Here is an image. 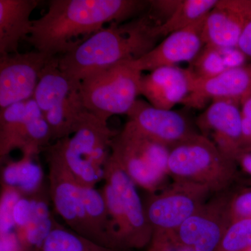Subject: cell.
<instances>
[{"instance_id":"cell-1","label":"cell","mask_w":251,"mask_h":251,"mask_svg":"<svg viewBox=\"0 0 251 251\" xmlns=\"http://www.w3.org/2000/svg\"><path fill=\"white\" fill-rule=\"evenodd\" d=\"M142 0H51L47 12L32 21L26 39L35 50L57 57L67 53L105 24L130 21L146 12Z\"/></svg>"},{"instance_id":"cell-2","label":"cell","mask_w":251,"mask_h":251,"mask_svg":"<svg viewBox=\"0 0 251 251\" xmlns=\"http://www.w3.org/2000/svg\"><path fill=\"white\" fill-rule=\"evenodd\" d=\"M162 25L149 10L130 21L110 23L72 50L57 57L59 69L80 82L97 71L138 60L163 39Z\"/></svg>"},{"instance_id":"cell-3","label":"cell","mask_w":251,"mask_h":251,"mask_svg":"<svg viewBox=\"0 0 251 251\" xmlns=\"http://www.w3.org/2000/svg\"><path fill=\"white\" fill-rule=\"evenodd\" d=\"M118 133L109 128L108 121L87 110L74 134L48 148L60 158L79 184L95 187L104 179V166L111 154L112 140Z\"/></svg>"},{"instance_id":"cell-4","label":"cell","mask_w":251,"mask_h":251,"mask_svg":"<svg viewBox=\"0 0 251 251\" xmlns=\"http://www.w3.org/2000/svg\"><path fill=\"white\" fill-rule=\"evenodd\" d=\"M237 166V161L199 133L170 150L168 173L173 181L199 185L214 194L230 188Z\"/></svg>"},{"instance_id":"cell-5","label":"cell","mask_w":251,"mask_h":251,"mask_svg":"<svg viewBox=\"0 0 251 251\" xmlns=\"http://www.w3.org/2000/svg\"><path fill=\"white\" fill-rule=\"evenodd\" d=\"M80 82L59 69L57 57L41 73L33 99L49 124L52 141L74 134L87 110L81 99Z\"/></svg>"},{"instance_id":"cell-6","label":"cell","mask_w":251,"mask_h":251,"mask_svg":"<svg viewBox=\"0 0 251 251\" xmlns=\"http://www.w3.org/2000/svg\"><path fill=\"white\" fill-rule=\"evenodd\" d=\"M142 72L131 62L115 64L89 74L80 82L86 110L108 121L115 115L128 114L140 95Z\"/></svg>"},{"instance_id":"cell-7","label":"cell","mask_w":251,"mask_h":251,"mask_svg":"<svg viewBox=\"0 0 251 251\" xmlns=\"http://www.w3.org/2000/svg\"><path fill=\"white\" fill-rule=\"evenodd\" d=\"M170 150L127 122L112 140L110 156L136 186L151 193L166 186Z\"/></svg>"},{"instance_id":"cell-8","label":"cell","mask_w":251,"mask_h":251,"mask_svg":"<svg viewBox=\"0 0 251 251\" xmlns=\"http://www.w3.org/2000/svg\"><path fill=\"white\" fill-rule=\"evenodd\" d=\"M210 191L199 185L173 181L150 193L144 204L153 232H175L208 201Z\"/></svg>"},{"instance_id":"cell-9","label":"cell","mask_w":251,"mask_h":251,"mask_svg":"<svg viewBox=\"0 0 251 251\" xmlns=\"http://www.w3.org/2000/svg\"><path fill=\"white\" fill-rule=\"evenodd\" d=\"M46 158L49 166V197L54 210L69 228L100 244L86 214L80 185L60 158L48 148Z\"/></svg>"},{"instance_id":"cell-10","label":"cell","mask_w":251,"mask_h":251,"mask_svg":"<svg viewBox=\"0 0 251 251\" xmlns=\"http://www.w3.org/2000/svg\"><path fill=\"white\" fill-rule=\"evenodd\" d=\"M104 180L111 185L121 202L126 223L124 250L148 248L152 239L153 229L147 219L136 185L111 156L104 166Z\"/></svg>"},{"instance_id":"cell-11","label":"cell","mask_w":251,"mask_h":251,"mask_svg":"<svg viewBox=\"0 0 251 251\" xmlns=\"http://www.w3.org/2000/svg\"><path fill=\"white\" fill-rule=\"evenodd\" d=\"M53 57L37 50L0 54V110L32 99L41 73Z\"/></svg>"},{"instance_id":"cell-12","label":"cell","mask_w":251,"mask_h":251,"mask_svg":"<svg viewBox=\"0 0 251 251\" xmlns=\"http://www.w3.org/2000/svg\"><path fill=\"white\" fill-rule=\"evenodd\" d=\"M231 224L226 191L208 200L174 232L181 244L193 251H216Z\"/></svg>"},{"instance_id":"cell-13","label":"cell","mask_w":251,"mask_h":251,"mask_svg":"<svg viewBox=\"0 0 251 251\" xmlns=\"http://www.w3.org/2000/svg\"><path fill=\"white\" fill-rule=\"evenodd\" d=\"M240 105L229 99L213 100L196 121L201 134L210 140L226 156L236 161L243 153Z\"/></svg>"},{"instance_id":"cell-14","label":"cell","mask_w":251,"mask_h":251,"mask_svg":"<svg viewBox=\"0 0 251 251\" xmlns=\"http://www.w3.org/2000/svg\"><path fill=\"white\" fill-rule=\"evenodd\" d=\"M127 115V122L140 133L170 149L198 133L182 113L155 108L141 99Z\"/></svg>"},{"instance_id":"cell-15","label":"cell","mask_w":251,"mask_h":251,"mask_svg":"<svg viewBox=\"0 0 251 251\" xmlns=\"http://www.w3.org/2000/svg\"><path fill=\"white\" fill-rule=\"evenodd\" d=\"M206 17L189 27L171 33L149 53L131 62L132 65L141 72H151L181 62L191 64L204 46L202 31Z\"/></svg>"},{"instance_id":"cell-16","label":"cell","mask_w":251,"mask_h":251,"mask_svg":"<svg viewBox=\"0 0 251 251\" xmlns=\"http://www.w3.org/2000/svg\"><path fill=\"white\" fill-rule=\"evenodd\" d=\"M251 97V63L227 69L215 77L198 79L194 77L191 92L183 105L201 108L209 100L229 99L242 105Z\"/></svg>"},{"instance_id":"cell-17","label":"cell","mask_w":251,"mask_h":251,"mask_svg":"<svg viewBox=\"0 0 251 251\" xmlns=\"http://www.w3.org/2000/svg\"><path fill=\"white\" fill-rule=\"evenodd\" d=\"M251 20V0H219L206 16L202 39L204 45L237 48Z\"/></svg>"},{"instance_id":"cell-18","label":"cell","mask_w":251,"mask_h":251,"mask_svg":"<svg viewBox=\"0 0 251 251\" xmlns=\"http://www.w3.org/2000/svg\"><path fill=\"white\" fill-rule=\"evenodd\" d=\"M193 79L188 69L177 66L160 67L142 76L140 93L155 108L172 110L188 97Z\"/></svg>"},{"instance_id":"cell-19","label":"cell","mask_w":251,"mask_h":251,"mask_svg":"<svg viewBox=\"0 0 251 251\" xmlns=\"http://www.w3.org/2000/svg\"><path fill=\"white\" fill-rule=\"evenodd\" d=\"M37 0H0V54L18 52L20 42L31 31V13Z\"/></svg>"},{"instance_id":"cell-20","label":"cell","mask_w":251,"mask_h":251,"mask_svg":"<svg viewBox=\"0 0 251 251\" xmlns=\"http://www.w3.org/2000/svg\"><path fill=\"white\" fill-rule=\"evenodd\" d=\"M43 188L29 196L32 204L30 220L22 233L16 234L26 251H40L53 227L55 219L50 210L49 194Z\"/></svg>"},{"instance_id":"cell-21","label":"cell","mask_w":251,"mask_h":251,"mask_svg":"<svg viewBox=\"0 0 251 251\" xmlns=\"http://www.w3.org/2000/svg\"><path fill=\"white\" fill-rule=\"evenodd\" d=\"M28 116L15 140L14 150L19 149L23 155L36 156L41 149L49 147L52 140L48 122L34 99L28 100Z\"/></svg>"},{"instance_id":"cell-22","label":"cell","mask_w":251,"mask_h":251,"mask_svg":"<svg viewBox=\"0 0 251 251\" xmlns=\"http://www.w3.org/2000/svg\"><path fill=\"white\" fill-rule=\"evenodd\" d=\"M36 156L23 155L17 161L8 162L1 170V186L18 189L23 196H30L42 187L43 173L40 165L34 162Z\"/></svg>"},{"instance_id":"cell-23","label":"cell","mask_w":251,"mask_h":251,"mask_svg":"<svg viewBox=\"0 0 251 251\" xmlns=\"http://www.w3.org/2000/svg\"><path fill=\"white\" fill-rule=\"evenodd\" d=\"M40 251H129L102 245L62 226L54 220L53 227Z\"/></svg>"},{"instance_id":"cell-24","label":"cell","mask_w":251,"mask_h":251,"mask_svg":"<svg viewBox=\"0 0 251 251\" xmlns=\"http://www.w3.org/2000/svg\"><path fill=\"white\" fill-rule=\"evenodd\" d=\"M219 0H182L172 17L161 26L163 39L171 33L189 27L206 17Z\"/></svg>"},{"instance_id":"cell-25","label":"cell","mask_w":251,"mask_h":251,"mask_svg":"<svg viewBox=\"0 0 251 251\" xmlns=\"http://www.w3.org/2000/svg\"><path fill=\"white\" fill-rule=\"evenodd\" d=\"M20 102L0 110V158L13 151L15 138L28 115V103Z\"/></svg>"},{"instance_id":"cell-26","label":"cell","mask_w":251,"mask_h":251,"mask_svg":"<svg viewBox=\"0 0 251 251\" xmlns=\"http://www.w3.org/2000/svg\"><path fill=\"white\" fill-rule=\"evenodd\" d=\"M188 69L198 79L211 78L227 70L222 48L204 45Z\"/></svg>"},{"instance_id":"cell-27","label":"cell","mask_w":251,"mask_h":251,"mask_svg":"<svg viewBox=\"0 0 251 251\" xmlns=\"http://www.w3.org/2000/svg\"><path fill=\"white\" fill-rule=\"evenodd\" d=\"M251 249V219L229 225L216 251H248Z\"/></svg>"},{"instance_id":"cell-28","label":"cell","mask_w":251,"mask_h":251,"mask_svg":"<svg viewBox=\"0 0 251 251\" xmlns=\"http://www.w3.org/2000/svg\"><path fill=\"white\" fill-rule=\"evenodd\" d=\"M101 193L108 209L109 215L111 218L112 224L116 229L117 247L119 249L124 250L122 242L126 232V223L120 198L111 185L107 182L104 185Z\"/></svg>"},{"instance_id":"cell-29","label":"cell","mask_w":251,"mask_h":251,"mask_svg":"<svg viewBox=\"0 0 251 251\" xmlns=\"http://www.w3.org/2000/svg\"><path fill=\"white\" fill-rule=\"evenodd\" d=\"M23 195L16 188L1 186L0 198V234L14 231V210Z\"/></svg>"},{"instance_id":"cell-30","label":"cell","mask_w":251,"mask_h":251,"mask_svg":"<svg viewBox=\"0 0 251 251\" xmlns=\"http://www.w3.org/2000/svg\"><path fill=\"white\" fill-rule=\"evenodd\" d=\"M227 204L231 223L251 219V188L227 194Z\"/></svg>"},{"instance_id":"cell-31","label":"cell","mask_w":251,"mask_h":251,"mask_svg":"<svg viewBox=\"0 0 251 251\" xmlns=\"http://www.w3.org/2000/svg\"><path fill=\"white\" fill-rule=\"evenodd\" d=\"M147 251H193L177 240L174 232H153Z\"/></svg>"},{"instance_id":"cell-32","label":"cell","mask_w":251,"mask_h":251,"mask_svg":"<svg viewBox=\"0 0 251 251\" xmlns=\"http://www.w3.org/2000/svg\"><path fill=\"white\" fill-rule=\"evenodd\" d=\"M182 0H151L149 1V11L164 24L175 14Z\"/></svg>"},{"instance_id":"cell-33","label":"cell","mask_w":251,"mask_h":251,"mask_svg":"<svg viewBox=\"0 0 251 251\" xmlns=\"http://www.w3.org/2000/svg\"><path fill=\"white\" fill-rule=\"evenodd\" d=\"M31 198L29 196H23L16 203L14 210L15 232L17 235L22 233L27 227L31 214Z\"/></svg>"},{"instance_id":"cell-34","label":"cell","mask_w":251,"mask_h":251,"mask_svg":"<svg viewBox=\"0 0 251 251\" xmlns=\"http://www.w3.org/2000/svg\"><path fill=\"white\" fill-rule=\"evenodd\" d=\"M241 112H242L243 153L251 152V97L243 102L241 105Z\"/></svg>"},{"instance_id":"cell-35","label":"cell","mask_w":251,"mask_h":251,"mask_svg":"<svg viewBox=\"0 0 251 251\" xmlns=\"http://www.w3.org/2000/svg\"><path fill=\"white\" fill-rule=\"evenodd\" d=\"M0 251H26L14 231L0 234Z\"/></svg>"},{"instance_id":"cell-36","label":"cell","mask_w":251,"mask_h":251,"mask_svg":"<svg viewBox=\"0 0 251 251\" xmlns=\"http://www.w3.org/2000/svg\"><path fill=\"white\" fill-rule=\"evenodd\" d=\"M237 48L248 58H251V20L244 29Z\"/></svg>"},{"instance_id":"cell-37","label":"cell","mask_w":251,"mask_h":251,"mask_svg":"<svg viewBox=\"0 0 251 251\" xmlns=\"http://www.w3.org/2000/svg\"><path fill=\"white\" fill-rule=\"evenodd\" d=\"M237 164L251 176V152L243 153L237 159Z\"/></svg>"},{"instance_id":"cell-38","label":"cell","mask_w":251,"mask_h":251,"mask_svg":"<svg viewBox=\"0 0 251 251\" xmlns=\"http://www.w3.org/2000/svg\"><path fill=\"white\" fill-rule=\"evenodd\" d=\"M251 251V249H250V250H249V251Z\"/></svg>"}]
</instances>
